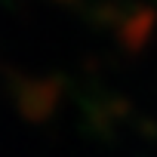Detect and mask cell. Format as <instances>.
Here are the masks:
<instances>
[{
	"label": "cell",
	"instance_id": "cell-1",
	"mask_svg": "<svg viewBox=\"0 0 157 157\" xmlns=\"http://www.w3.org/2000/svg\"><path fill=\"white\" fill-rule=\"evenodd\" d=\"M59 93H62V83L56 77H37V80H25V86L19 90V108L28 120L40 123L46 120L52 111H56V102H59Z\"/></svg>",
	"mask_w": 157,
	"mask_h": 157
},
{
	"label": "cell",
	"instance_id": "cell-2",
	"mask_svg": "<svg viewBox=\"0 0 157 157\" xmlns=\"http://www.w3.org/2000/svg\"><path fill=\"white\" fill-rule=\"evenodd\" d=\"M151 31H154V13H151V10H136L129 19L120 22V43H123L129 52H139V49L148 43Z\"/></svg>",
	"mask_w": 157,
	"mask_h": 157
}]
</instances>
